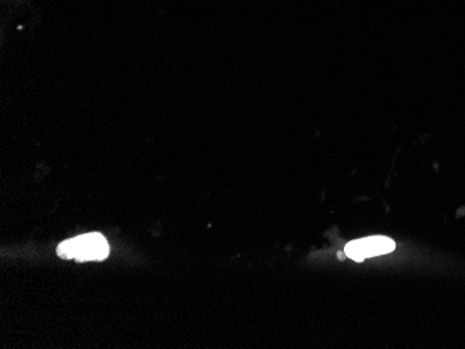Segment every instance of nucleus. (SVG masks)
I'll return each mask as SVG.
<instances>
[{
	"label": "nucleus",
	"instance_id": "1",
	"mask_svg": "<svg viewBox=\"0 0 465 349\" xmlns=\"http://www.w3.org/2000/svg\"><path fill=\"white\" fill-rule=\"evenodd\" d=\"M109 244L99 232L78 235L61 242L57 247V255L60 258L76 259L78 262L103 261L109 256Z\"/></svg>",
	"mask_w": 465,
	"mask_h": 349
},
{
	"label": "nucleus",
	"instance_id": "2",
	"mask_svg": "<svg viewBox=\"0 0 465 349\" xmlns=\"http://www.w3.org/2000/svg\"><path fill=\"white\" fill-rule=\"evenodd\" d=\"M396 248V244L393 239L387 237H368L363 239H357L353 242H348L344 248V252L347 258L363 262L367 258H373L379 255H386L393 252Z\"/></svg>",
	"mask_w": 465,
	"mask_h": 349
}]
</instances>
